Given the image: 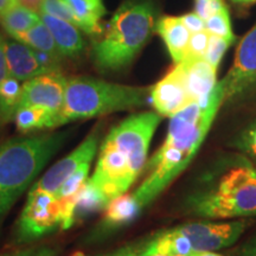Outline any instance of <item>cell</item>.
Here are the masks:
<instances>
[{
  "mask_svg": "<svg viewBox=\"0 0 256 256\" xmlns=\"http://www.w3.org/2000/svg\"><path fill=\"white\" fill-rule=\"evenodd\" d=\"M17 4V0H0V14H4L6 10Z\"/></svg>",
  "mask_w": 256,
  "mask_h": 256,
  "instance_id": "cell-33",
  "label": "cell"
},
{
  "mask_svg": "<svg viewBox=\"0 0 256 256\" xmlns=\"http://www.w3.org/2000/svg\"><path fill=\"white\" fill-rule=\"evenodd\" d=\"M224 5L226 4L223 0H194V12L206 20L218 12Z\"/></svg>",
  "mask_w": 256,
  "mask_h": 256,
  "instance_id": "cell-27",
  "label": "cell"
},
{
  "mask_svg": "<svg viewBox=\"0 0 256 256\" xmlns=\"http://www.w3.org/2000/svg\"><path fill=\"white\" fill-rule=\"evenodd\" d=\"M38 22H40V14L19 4L14 5L0 14V25L11 38L30 30Z\"/></svg>",
  "mask_w": 256,
  "mask_h": 256,
  "instance_id": "cell-18",
  "label": "cell"
},
{
  "mask_svg": "<svg viewBox=\"0 0 256 256\" xmlns=\"http://www.w3.org/2000/svg\"><path fill=\"white\" fill-rule=\"evenodd\" d=\"M68 78L62 72H46L22 84L17 110L25 107H40L49 112L52 119L62 108Z\"/></svg>",
  "mask_w": 256,
  "mask_h": 256,
  "instance_id": "cell-9",
  "label": "cell"
},
{
  "mask_svg": "<svg viewBox=\"0 0 256 256\" xmlns=\"http://www.w3.org/2000/svg\"><path fill=\"white\" fill-rule=\"evenodd\" d=\"M14 120L18 130L22 133H28L36 130H48L52 115L43 108L25 107L16 112Z\"/></svg>",
  "mask_w": 256,
  "mask_h": 256,
  "instance_id": "cell-21",
  "label": "cell"
},
{
  "mask_svg": "<svg viewBox=\"0 0 256 256\" xmlns=\"http://www.w3.org/2000/svg\"><path fill=\"white\" fill-rule=\"evenodd\" d=\"M185 78L192 102H198L212 92L217 83V69L206 58L184 60Z\"/></svg>",
  "mask_w": 256,
  "mask_h": 256,
  "instance_id": "cell-15",
  "label": "cell"
},
{
  "mask_svg": "<svg viewBox=\"0 0 256 256\" xmlns=\"http://www.w3.org/2000/svg\"><path fill=\"white\" fill-rule=\"evenodd\" d=\"M98 146V130L89 134L87 139L74 151L57 162L52 168L46 171V174L31 188L30 192H46L55 194L64 182L78 171L86 162H92Z\"/></svg>",
  "mask_w": 256,
  "mask_h": 256,
  "instance_id": "cell-10",
  "label": "cell"
},
{
  "mask_svg": "<svg viewBox=\"0 0 256 256\" xmlns=\"http://www.w3.org/2000/svg\"><path fill=\"white\" fill-rule=\"evenodd\" d=\"M151 101L156 113L162 116H174L192 100L188 94L183 63H177L172 70L151 87Z\"/></svg>",
  "mask_w": 256,
  "mask_h": 256,
  "instance_id": "cell-11",
  "label": "cell"
},
{
  "mask_svg": "<svg viewBox=\"0 0 256 256\" xmlns=\"http://www.w3.org/2000/svg\"><path fill=\"white\" fill-rule=\"evenodd\" d=\"M232 43L234 42L226 40V38L210 34L209 46H208L204 58H206L214 68L217 69L220 64V60L223 58L224 54H226V51L229 49V46H232Z\"/></svg>",
  "mask_w": 256,
  "mask_h": 256,
  "instance_id": "cell-25",
  "label": "cell"
},
{
  "mask_svg": "<svg viewBox=\"0 0 256 256\" xmlns=\"http://www.w3.org/2000/svg\"><path fill=\"white\" fill-rule=\"evenodd\" d=\"M154 0H126L108 23L104 37L92 46V60L101 72H120L139 55L158 20Z\"/></svg>",
  "mask_w": 256,
  "mask_h": 256,
  "instance_id": "cell-4",
  "label": "cell"
},
{
  "mask_svg": "<svg viewBox=\"0 0 256 256\" xmlns=\"http://www.w3.org/2000/svg\"><path fill=\"white\" fill-rule=\"evenodd\" d=\"M58 250L56 248L46 247V246H42V247H34L23 249V250H17L14 252H6L0 256H57Z\"/></svg>",
  "mask_w": 256,
  "mask_h": 256,
  "instance_id": "cell-28",
  "label": "cell"
},
{
  "mask_svg": "<svg viewBox=\"0 0 256 256\" xmlns=\"http://www.w3.org/2000/svg\"><path fill=\"white\" fill-rule=\"evenodd\" d=\"M12 38L20 42V43H24L25 46L32 48L34 50L43 51V52L51 54V55L63 57L60 55L50 30L42 22V19L34 26H32L30 30L25 31L23 34H19Z\"/></svg>",
  "mask_w": 256,
  "mask_h": 256,
  "instance_id": "cell-19",
  "label": "cell"
},
{
  "mask_svg": "<svg viewBox=\"0 0 256 256\" xmlns=\"http://www.w3.org/2000/svg\"><path fill=\"white\" fill-rule=\"evenodd\" d=\"M40 12L54 16V17L62 19V20L69 22L70 24L75 25L76 28L81 30V22L64 0H43Z\"/></svg>",
  "mask_w": 256,
  "mask_h": 256,
  "instance_id": "cell-24",
  "label": "cell"
},
{
  "mask_svg": "<svg viewBox=\"0 0 256 256\" xmlns=\"http://www.w3.org/2000/svg\"><path fill=\"white\" fill-rule=\"evenodd\" d=\"M153 256H172V255H153ZM177 256H183V255H177ZM188 256H191V255H188Z\"/></svg>",
  "mask_w": 256,
  "mask_h": 256,
  "instance_id": "cell-37",
  "label": "cell"
},
{
  "mask_svg": "<svg viewBox=\"0 0 256 256\" xmlns=\"http://www.w3.org/2000/svg\"><path fill=\"white\" fill-rule=\"evenodd\" d=\"M142 206L136 200L133 194H124L112 200L106 206L104 224L114 228V226H124L132 222L139 215Z\"/></svg>",
  "mask_w": 256,
  "mask_h": 256,
  "instance_id": "cell-17",
  "label": "cell"
},
{
  "mask_svg": "<svg viewBox=\"0 0 256 256\" xmlns=\"http://www.w3.org/2000/svg\"><path fill=\"white\" fill-rule=\"evenodd\" d=\"M5 55L8 75L19 82L28 81L48 72L38 60L36 51L14 38L5 40Z\"/></svg>",
  "mask_w": 256,
  "mask_h": 256,
  "instance_id": "cell-12",
  "label": "cell"
},
{
  "mask_svg": "<svg viewBox=\"0 0 256 256\" xmlns=\"http://www.w3.org/2000/svg\"><path fill=\"white\" fill-rule=\"evenodd\" d=\"M183 24L186 26V28L191 34L194 32H200L206 30V20L200 18L196 12H190V14H185L180 17Z\"/></svg>",
  "mask_w": 256,
  "mask_h": 256,
  "instance_id": "cell-29",
  "label": "cell"
},
{
  "mask_svg": "<svg viewBox=\"0 0 256 256\" xmlns=\"http://www.w3.org/2000/svg\"><path fill=\"white\" fill-rule=\"evenodd\" d=\"M191 256H223V255H220L218 252H215L206 250V252H194V254H191Z\"/></svg>",
  "mask_w": 256,
  "mask_h": 256,
  "instance_id": "cell-34",
  "label": "cell"
},
{
  "mask_svg": "<svg viewBox=\"0 0 256 256\" xmlns=\"http://www.w3.org/2000/svg\"><path fill=\"white\" fill-rule=\"evenodd\" d=\"M224 100L223 81L206 98L191 102L171 116L165 142L148 164V176L134 192L142 208L156 197L190 165L209 133Z\"/></svg>",
  "mask_w": 256,
  "mask_h": 256,
  "instance_id": "cell-1",
  "label": "cell"
},
{
  "mask_svg": "<svg viewBox=\"0 0 256 256\" xmlns=\"http://www.w3.org/2000/svg\"><path fill=\"white\" fill-rule=\"evenodd\" d=\"M68 132L12 138L0 145V217L58 152Z\"/></svg>",
  "mask_w": 256,
  "mask_h": 256,
  "instance_id": "cell-5",
  "label": "cell"
},
{
  "mask_svg": "<svg viewBox=\"0 0 256 256\" xmlns=\"http://www.w3.org/2000/svg\"><path fill=\"white\" fill-rule=\"evenodd\" d=\"M8 76L5 55V38L0 34V83Z\"/></svg>",
  "mask_w": 256,
  "mask_h": 256,
  "instance_id": "cell-31",
  "label": "cell"
},
{
  "mask_svg": "<svg viewBox=\"0 0 256 256\" xmlns=\"http://www.w3.org/2000/svg\"><path fill=\"white\" fill-rule=\"evenodd\" d=\"M20 92V82L10 75L0 83V124L14 119Z\"/></svg>",
  "mask_w": 256,
  "mask_h": 256,
  "instance_id": "cell-20",
  "label": "cell"
},
{
  "mask_svg": "<svg viewBox=\"0 0 256 256\" xmlns=\"http://www.w3.org/2000/svg\"><path fill=\"white\" fill-rule=\"evenodd\" d=\"M184 208L206 220L256 216V168L243 154L222 156L198 176Z\"/></svg>",
  "mask_w": 256,
  "mask_h": 256,
  "instance_id": "cell-3",
  "label": "cell"
},
{
  "mask_svg": "<svg viewBox=\"0 0 256 256\" xmlns=\"http://www.w3.org/2000/svg\"><path fill=\"white\" fill-rule=\"evenodd\" d=\"M222 81L223 104H236L256 95V24L240 42L232 69Z\"/></svg>",
  "mask_w": 256,
  "mask_h": 256,
  "instance_id": "cell-8",
  "label": "cell"
},
{
  "mask_svg": "<svg viewBox=\"0 0 256 256\" xmlns=\"http://www.w3.org/2000/svg\"><path fill=\"white\" fill-rule=\"evenodd\" d=\"M40 16L42 22L46 25L52 34L60 55L70 58L81 55L86 48V42L78 28L70 24L69 22L62 20L43 12H40Z\"/></svg>",
  "mask_w": 256,
  "mask_h": 256,
  "instance_id": "cell-14",
  "label": "cell"
},
{
  "mask_svg": "<svg viewBox=\"0 0 256 256\" xmlns=\"http://www.w3.org/2000/svg\"><path fill=\"white\" fill-rule=\"evenodd\" d=\"M81 22V30L88 34H102L101 20L106 14L104 0H64Z\"/></svg>",
  "mask_w": 256,
  "mask_h": 256,
  "instance_id": "cell-16",
  "label": "cell"
},
{
  "mask_svg": "<svg viewBox=\"0 0 256 256\" xmlns=\"http://www.w3.org/2000/svg\"><path fill=\"white\" fill-rule=\"evenodd\" d=\"M234 146L256 168V119L238 134Z\"/></svg>",
  "mask_w": 256,
  "mask_h": 256,
  "instance_id": "cell-23",
  "label": "cell"
},
{
  "mask_svg": "<svg viewBox=\"0 0 256 256\" xmlns=\"http://www.w3.org/2000/svg\"><path fill=\"white\" fill-rule=\"evenodd\" d=\"M232 2H235V4H252V2H255L256 0H232Z\"/></svg>",
  "mask_w": 256,
  "mask_h": 256,
  "instance_id": "cell-35",
  "label": "cell"
},
{
  "mask_svg": "<svg viewBox=\"0 0 256 256\" xmlns=\"http://www.w3.org/2000/svg\"><path fill=\"white\" fill-rule=\"evenodd\" d=\"M17 4L24 6L31 11L37 12V14H40L43 0H17Z\"/></svg>",
  "mask_w": 256,
  "mask_h": 256,
  "instance_id": "cell-32",
  "label": "cell"
},
{
  "mask_svg": "<svg viewBox=\"0 0 256 256\" xmlns=\"http://www.w3.org/2000/svg\"><path fill=\"white\" fill-rule=\"evenodd\" d=\"M62 226V208L57 198L46 192H28L19 217L16 243L23 244L40 238Z\"/></svg>",
  "mask_w": 256,
  "mask_h": 256,
  "instance_id": "cell-7",
  "label": "cell"
},
{
  "mask_svg": "<svg viewBox=\"0 0 256 256\" xmlns=\"http://www.w3.org/2000/svg\"><path fill=\"white\" fill-rule=\"evenodd\" d=\"M206 30L210 34H214V36L226 38V40H229L232 42L236 40V36L232 32L228 6L224 5L218 12H216L209 19H206Z\"/></svg>",
  "mask_w": 256,
  "mask_h": 256,
  "instance_id": "cell-22",
  "label": "cell"
},
{
  "mask_svg": "<svg viewBox=\"0 0 256 256\" xmlns=\"http://www.w3.org/2000/svg\"><path fill=\"white\" fill-rule=\"evenodd\" d=\"M72 256H87V255H84V254H83V252H74V254H72Z\"/></svg>",
  "mask_w": 256,
  "mask_h": 256,
  "instance_id": "cell-36",
  "label": "cell"
},
{
  "mask_svg": "<svg viewBox=\"0 0 256 256\" xmlns=\"http://www.w3.org/2000/svg\"><path fill=\"white\" fill-rule=\"evenodd\" d=\"M210 34L206 30L191 34L188 42V52L184 60H200L206 56L208 46H209Z\"/></svg>",
  "mask_w": 256,
  "mask_h": 256,
  "instance_id": "cell-26",
  "label": "cell"
},
{
  "mask_svg": "<svg viewBox=\"0 0 256 256\" xmlns=\"http://www.w3.org/2000/svg\"><path fill=\"white\" fill-rule=\"evenodd\" d=\"M162 115L156 112L136 113L113 127L100 147L94 174L87 186L106 206L126 194L145 168L150 144Z\"/></svg>",
  "mask_w": 256,
  "mask_h": 256,
  "instance_id": "cell-2",
  "label": "cell"
},
{
  "mask_svg": "<svg viewBox=\"0 0 256 256\" xmlns=\"http://www.w3.org/2000/svg\"><path fill=\"white\" fill-rule=\"evenodd\" d=\"M156 31L162 38L174 62H183L188 52L191 32L183 24L180 17L162 16L156 23Z\"/></svg>",
  "mask_w": 256,
  "mask_h": 256,
  "instance_id": "cell-13",
  "label": "cell"
},
{
  "mask_svg": "<svg viewBox=\"0 0 256 256\" xmlns=\"http://www.w3.org/2000/svg\"><path fill=\"white\" fill-rule=\"evenodd\" d=\"M150 92L148 87L119 84L88 76L68 78L62 108L49 128L144 107Z\"/></svg>",
  "mask_w": 256,
  "mask_h": 256,
  "instance_id": "cell-6",
  "label": "cell"
},
{
  "mask_svg": "<svg viewBox=\"0 0 256 256\" xmlns=\"http://www.w3.org/2000/svg\"><path fill=\"white\" fill-rule=\"evenodd\" d=\"M230 256H256V234L232 252Z\"/></svg>",
  "mask_w": 256,
  "mask_h": 256,
  "instance_id": "cell-30",
  "label": "cell"
}]
</instances>
